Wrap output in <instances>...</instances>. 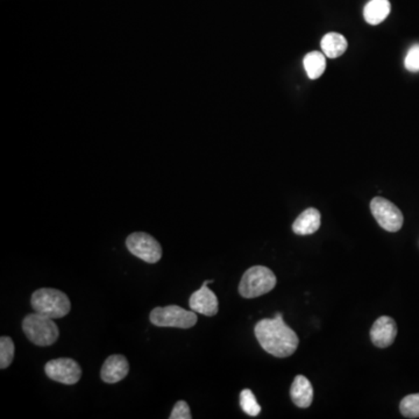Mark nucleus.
Returning <instances> with one entry per match:
<instances>
[{"label":"nucleus","instance_id":"18","mask_svg":"<svg viewBox=\"0 0 419 419\" xmlns=\"http://www.w3.org/2000/svg\"><path fill=\"white\" fill-rule=\"evenodd\" d=\"M399 410L406 418H419V394L406 396L401 401Z\"/></svg>","mask_w":419,"mask_h":419},{"label":"nucleus","instance_id":"7","mask_svg":"<svg viewBox=\"0 0 419 419\" xmlns=\"http://www.w3.org/2000/svg\"><path fill=\"white\" fill-rule=\"evenodd\" d=\"M371 211L375 220L383 230L388 232H399L402 228L403 221H404L402 212L390 200L382 197H375L371 200Z\"/></svg>","mask_w":419,"mask_h":419},{"label":"nucleus","instance_id":"21","mask_svg":"<svg viewBox=\"0 0 419 419\" xmlns=\"http://www.w3.org/2000/svg\"><path fill=\"white\" fill-rule=\"evenodd\" d=\"M170 419H191V411H190L189 406L186 401H179L176 403L174 409H172V415L169 417Z\"/></svg>","mask_w":419,"mask_h":419},{"label":"nucleus","instance_id":"12","mask_svg":"<svg viewBox=\"0 0 419 419\" xmlns=\"http://www.w3.org/2000/svg\"><path fill=\"white\" fill-rule=\"evenodd\" d=\"M290 396L295 406L302 409L309 408L313 402V387L304 375H297L290 388Z\"/></svg>","mask_w":419,"mask_h":419},{"label":"nucleus","instance_id":"1","mask_svg":"<svg viewBox=\"0 0 419 419\" xmlns=\"http://www.w3.org/2000/svg\"><path fill=\"white\" fill-rule=\"evenodd\" d=\"M254 332L259 344L273 357H290L298 348V337L295 331L285 324L281 312H276L274 318L258 322Z\"/></svg>","mask_w":419,"mask_h":419},{"label":"nucleus","instance_id":"3","mask_svg":"<svg viewBox=\"0 0 419 419\" xmlns=\"http://www.w3.org/2000/svg\"><path fill=\"white\" fill-rule=\"evenodd\" d=\"M22 330L28 341L42 348L52 346L60 337L59 327L53 322V318L39 312L25 317Z\"/></svg>","mask_w":419,"mask_h":419},{"label":"nucleus","instance_id":"4","mask_svg":"<svg viewBox=\"0 0 419 419\" xmlns=\"http://www.w3.org/2000/svg\"><path fill=\"white\" fill-rule=\"evenodd\" d=\"M277 279L273 270L265 266L247 269L239 284V294L245 298H255L268 294L275 288Z\"/></svg>","mask_w":419,"mask_h":419},{"label":"nucleus","instance_id":"20","mask_svg":"<svg viewBox=\"0 0 419 419\" xmlns=\"http://www.w3.org/2000/svg\"><path fill=\"white\" fill-rule=\"evenodd\" d=\"M404 66L406 70L410 72L419 71V45H413L409 49V52L406 54V60H404Z\"/></svg>","mask_w":419,"mask_h":419},{"label":"nucleus","instance_id":"19","mask_svg":"<svg viewBox=\"0 0 419 419\" xmlns=\"http://www.w3.org/2000/svg\"><path fill=\"white\" fill-rule=\"evenodd\" d=\"M14 359V344L10 337L0 338V369L10 367Z\"/></svg>","mask_w":419,"mask_h":419},{"label":"nucleus","instance_id":"6","mask_svg":"<svg viewBox=\"0 0 419 419\" xmlns=\"http://www.w3.org/2000/svg\"><path fill=\"white\" fill-rule=\"evenodd\" d=\"M128 251L147 263H156L162 258V247L155 238L144 232H135L126 239Z\"/></svg>","mask_w":419,"mask_h":419},{"label":"nucleus","instance_id":"2","mask_svg":"<svg viewBox=\"0 0 419 419\" xmlns=\"http://www.w3.org/2000/svg\"><path fill=\"white\" fill-rule=\"evenodd\" d=\"M31 303L35 312L50 317L53 320L67 316L71 310V303L68 296L57 289H39L33 292Z\"/></svg>","mask_w":419,"mask_h":419},{"label":"nucleus","instance_id":"17","mask_svg":"<svg viewBox=\"0 0 419 419\" xmlns=\"http://www.w3.org/2000/svg\"><path fill=\"white\" fill-rule=\"evenodd\" d=\"M240 406L245 413L252 417L258 416L261 413V406H259L254 394L249 389H244L240 392Z\"/></svg>","mask_w":419,"mask_h":419},{"label":"nucleus","instance_id":"10","mask_svg":"<svg viewBox=\"0 0 419 419\" xmlns=\"http://www.w3.org/2000/svg\"><path fill=\"white\" fill-rule=\"evenodd\" d=\"M397 337V325L392 317L382 316L371 329V343L378 348H387Z\"/></svg>","mask_w":419,"mask_h":419},{"label":"nucleus","instance_id":"8","mask_svg":"<svg viewBox=\"0 0 419 419\" xmlns=\"http://www.w3.org/2000/svg\"><path fill=\"white\" fill-rule=\"evenodd\" d=\"M45 371L49 378L63 385H76L82 378V369L74 359L60 357L46 364Z\"/></svg>","mask_w":419,"mask_h":419},{"label":"nucleus","instance_id":"15","mask_svg":"<svg viewBox=\"0 0 419 419\" xmlns=\"http://www.w3.org/2000/svg\"><path fill=\"white\" fill-rule=\"evenodd\" d=\"M325 56L330 59H337L343 55L348 49V41L344 35L339 33H327L320 42Z\"/></svg>","mask_w":419,"mask_h":419},{"label":"nucleus","instance_id":"5","mask_svg":"<svg viewBox=\"0 0 419 419\" xmlns=\"http://www.w3.org/2000/svg\"><path fill=\"white\" fill-rule=\"evenodd\" d=\"M151 322L155 327L191 329L197 323L195 311H188L179 305L155 308L151 312Z\"/></svg>","mask_w":419,"mask_h":419},{"label":"nucleus","instance_id":"11","mask_svg":"<svg viewBox=\"0 0 419 419\" xmlns=\"http://www.w3.org/2000/svg\"><path fill=\"white\" fill-rule=\"evenodd\" d=\"M128 371H130V364L128 359L124 355L116 354L105 360L100 371V376L104 382L112 385L124 380L128 376Z\"/></svg>","mask_w":419,"mask_h":419},{"label":"nucleus","instance_id":"14","mask_svg":"<svg viewBox=\"0 0 419 419\" xmlns=\"http://www.w3.org/2000/svg\"><path fill=\"white\" fill-rule=\"evenodd\" d=\"M390 8L389 0H371L364 8V20L373 26L381 24L390 13Z\"/></svg>","mask_w":419,"mask_h":419},{"label":"nucleus","instance_id":"13","mask_svg":"<svg viewBox=\"0 0 419 419\" xmlns=\"http://www.w3.org/2000/svg\"><path fill=\"white\" fill-rule=\"evenodd\" d=\"M322 216L318 210L310 207L303 211L292 224V231L297 235H310L320 230Z\"/></svg>","mask_w":419,"mask_h":419},{"label":"nucleus","instance_id":"9","mask_svg":"<svg viewBox=\"0 0 419 419\" xmlns=\"http://www.w3.org/2000/svg\"><path fill=\"white\" fill-rule=\"evenodd\" d=\"M209 283H213V280L205 281L197 291L193 292L189 299L190 309L195 312L204 316H216L219 310V302L216 294L207 288Z\"/></svg>","mask_w":419,"mask_h":419},{"label":"nucleus","instance_id":"16","mask_svg":"<svg viewBox=\"0 0 419 419\" xmlns=\"http://www.w3.org/2000/svg\"><path fill=\"white\" fill-rule=\"evenodd\" d=\"M303 64L310 79L320 78L327 68L325 54H322L320 52L309 53L303 60Z\"/></svg>","mask_w":419,"mask_h":419}]
</instances>
